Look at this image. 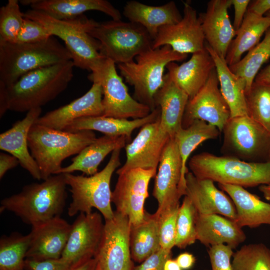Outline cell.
I'll return each mask as SVG.
<instances>
[{"mask_svg": "<svg viewBox=\"0 0 270 270\" xmlns=\"http://www.w3.org/2000/svg\"><path fill=\"white\" fill-rule=\"evenodd\" d=\"M88 78L92 82L100 84L102 86V116L138 119L146 117L151 112L148 106L130 96L112 60L104 58L92 70Z\"/></svg>", "mask_w": 270, "mask_h": 270, "instance_id": "8fae6325", "label": "cell"}, {"mask_svg": "<svg viewBox=\"0 0 270 270\" xmlns=\"http://www.w3.org/2000/svg\"><path fill=\"white\" fill-rule=\"evenodd\" d=\"M170 138L160 127V118L144 125L132 141L124 147L126 160L116 170V174H119L134 168L156 170L164 148Z\"/></svg>", "mask_w": 270, "mask_h": 270, "instance_id": "2e32d148", "label": "cell"}, {"mask_svg": "<svg viewBox=\"0 0 270 270\" xmlns=\"http://www.w3.org/2000/svg\"><path fill=\"white\" fill-rule=\"evenodd\" d=\"M220 133L216 127L200 120H194L189 126L182 127L176 132L174 138L181 158L182 176L184 180L188 172V160L192 153L204 142L216 139Z\"/></svg>", "mask_w": 270, "mask_h": 270, "instance_id": "e575fe53", "label": "cell"}, {"mask_svg": "<svg viewBox=\"0 0 270 270\" xmlns=\"http://www.w3.org/2000/svg\"><path fill=\"white\" fill-rule=\"evenodd\" d=\"M232 5V0H210L206 11L198 15L208 44L224 58L236 35L228 14Z\"/></svg>", "mask_w": 270, "mask_h": 270, "instance_id": "7402d4cb", "label": "cell"}, {"mask_svg": "<svg viewBox=\"0 0 270 270\" xmlns=\"http://www.w3.org/2000/svg\"><path fill=\"white\" fill-rule=\"evenodd\" d=\"M71 264L61 258L42 261L26 260V266L30 270H70Z\"/></svg>", "mask_w": 270, "mask_h": 270, "instance_id": "bcb514c9", "label": "cell"}, {"mask_svg": "<svg viewBox=\"0 0 270 270\" xmlns=\"http://www.w3.org/2000/svg\"><path fill=\"white\" fill-rule=\"evenodd\" d=\"M258 189L262 194L264 198L268 200H270V184L261 185Z\"/></svg>", "mask_w": 270, "mask_h": 270, "instance_id": "9f6ffc18", "label": "cell"}, {"mask_svg": "<svg viewBox=\"0 0 270 270\" xmlns=\"http://www.w3.org/2000/svg\"><path fill=\"white\" fill-rule=\"evenodd\" d=\"M164 270H182L176 260L172 258L167 260L164 264Z\"/></svg>", "mask_w": 270, "mask_h": 270, "instance_id": "11a10c76", "label": "cell"}, {"mask_svg": "<svg viewBox=\"0 0 270 270\" xmlns=\"http://www.w3.org/2000/svg\"><path fill=\"white\" fill-rule=\"evenodd\" d=\"M156 172L154 170L134 168L118 174L112 202L116 211L128 218L131 226L138 225L144 220L149 183Z\"/></svg>", "mask_w": 270, "mask_h": 270, "instance_id": "4fadbf2b", "label": "cell"}, {"mask_svg": "<svg viewBox=\"0 0 270 270\" xmlns=\"http://www.w3.org/2000/svg\"><path fill=\"white\" fill-rule=\"evenodd\" d=\"M188 56L174 51L169 46H164L138 56L136 62L118 64V68L121 76L134 87V98L152 111L156 108L155 96L164 84L167 65L182 61Z\"/></svg>", "mask_w": 270, "mask_h": 270, "instance_id": "52a82bcc", "label": "cell"}, {"mask_svg": "<svg viewBox=\"0 0 270 270\" xmlns=\"http://www.w3.org/2000/svg\"><path fill=\"white\" fill-rule=\"evenodd\" d=\"M211 266L210 270H234L232 258L233 249L226 244L210 246L208 251Z\"/></svg>", "mask_w": 270, "mask_h": 270, "instance_id": "ee69618b", "label": "cell"}, {"mask_svg": "<svg viewBox=\"0 0 270 270\" xmlns=\"http://www.w3.org/2000/svg\"><path fill=\"white\" fill-rule=\"evenodd\" d=\"M66 186L64 174H54L2 200L0 211L10 212L32 226L60 216L67 198Z\"/></svg>", "mask_w": 270, "mask_h": 270, "instance_id": "6da1fadb", "label": "cell"}, {"mask_svg": "<svg viewBox=\"0 0 270 270\" xmlns=\"http://www.w3.org/2000/svg\"><path fill=\"white\" fill-rule=\"evenodd\" d=\"M266 16H268L270 18V10L266 14Z\"/></svg>", "mask_w": 270, "mask_h": 270, "instance_id": "680465c9", "label": "cell"}, {"mask_svg": "<svg viewBox=\"0 0 270 270\" xmlns=\"http://www.w3.org/2000/svg\"><path fill=\"white\" fill-rule=\"evenodd\" d=\"M120 149L112 153L104 168L89 176L64 174L67 186H70L72 200L68 208L70 216L78 213L88 214L96 208L104 220L114 215L111 206L110 181L114 172L120 166Z\"/></svg>", "mask_w": 270, "mask_h": 270, "instance_id": "ba28073f", "label": "cell"}, {"mask_svg": "<svg viewBox=\"0 0 270 270\" xmlns=\"http://www.w3.org/2000/svg\"><path fill=\"white\" fill-rule=\"evenodd\" d=\"M96 138L92 130L70 132L34 124L28 135L30 152L38 165L41 179L56 174L63 161L78 154Z\"/></svg>", "mask_w": 270, "mask_h": 270, "instance_id": "3957f363", "label": "cell"}, {"mask_svg": "<svg viewBox=\"0 0 270 270\" xmlns=\"http://www.w3.org/2000/svg\"><path fill=\"white\" fill-rule=\"evenodd\" d=\"M172 258V252L160 248L156 252L146 258L132 270H164L166 261Z\"/></svg>", "mask_w": 270, "mask_h": 270, "instance_id": "f6af8a7d", "label": "cell"}, {"mask_svg": "<svg viewBox=\"0 0 270 270\" xmlns=\"http://www.w3.org/2000/svg\"><path fill=\"white\" fill-rule=\"evenodd\" d=\"M96 270H102L98 263L96 266Z\"/></svg>", "mask_w": 270, "mask_h": 270, "instance_id": "6f0895ef", "label": "cell"}, {"mask_svg": "<svg viewBox=\"0 0 270 270\" xmlns=\"http://www.w3.org/2000/svg\"><path fill=\"white\" fill-rule=\"evenodd\" d=\"M196 240L206 246L226 244L234 249L246 239L245 233L234 220L219 214L196 213Z\"/></svg>", "mask_w": 270, "mask_h": 270, "instance_id": "d4e9b609", "label": "cell"}, {"mask_svg": "<svg viewBox=\"0 0 270 270\" xmlns=\"http://www.w3.org/2000/svg\"><path fill=\"white\" fill-rule=\"evenodd\" d=\"M254 81L270 84V64L259 72Z\"/></svg>", "mask_w": 270, "mask_h": 270, "instance_id": "db71d44e", "label": "cell"}, {"mask_svg": "<svg viewBox=\"0 0 270 270\" xmlns=\"http://www.w3.org/2000/svg\"><path fill=\"white\" fill-rule=\"evenodd\" d=\"M9 110L8 96L6 86L0 81V118H2L6 112Z\"/></svg>", "mask_w": 270, "mask_h": 270, "instance_id": "f5cc1de1", "label": "cell"}, {"mask_svg": "<svg viewBox=\"0 0 270 270\" xmlns=\"http://www.w3.org/2000/svg\"><path fill=\"white\" fill-rule=\"evenodd\" d=\"M222 132L224 156L248 162L270 160V134L249 116L230 118Z\"/></svg>", "mask_w": 270, "mask_h": 270, "instance_id": "30bf717a", "label": "cell"}, {"mask_svg": "<svg viewBox=\"0 0 270 270\" xmlns=\"http://www.w3.org/2000/svg\"><path fill=\"white\" fill-rule=\"evenodd\" d=\"M42 111L40 108L29 110L24 118L0 134V149L15 156L21 166L34 178L39 180H42L40 172L29 151L28 135L32 126L40 116Z\"/></svg>", "mask_w": 270, "mask_h": 270, "instance_id": "603a6c76", "label": "cell"}, {"mask_svg": "<svg viewBox=\"0 0 270 270\" xmlns=\"http://www.w3.org/2000/svg\"><path fill=\"white\" fill-rule=\"evenodd\" d=\"M72 60L40 68L21 76L6 86L9 110L28 112L40 108L64 92L74 74Z\"/></svg>", "mask_w": 270, "mask_h": 270, "instance_id": "7a4b0ae2", "label": "cell"}, {"mask_svg": "<svg viewBox=\"0 0 270 270\" xmlns=\"http://www.w3.org/2000/svg\"><path fill=\"white\" fill-rule=\"evenodd\" d=\"M218 84L215 68L204 86L189 99L183 117V128L188 127L194 120H200L215 126L220 132H222L230 118V112Z\"/></svg>", "mask_w": 270, "mask_h": 270, "instance_id": "9a60e30c", "label": "cell"}, {"mask_svg": "<svg viewBox=\"0 0 270 270\" xmlns=\"http://www.w3.org/2000/svg\"><path fill=\"white\" fill-rule=\"evenodd\" d=\"M102 90L100 84L93 82L82 96L69 104L50 111L39 117L35 124L56 130H64L78 118L102 116Z\"/></svg>", "mask_w": 270, "mask_h": 270, "instance_id": "44dd1931", "label": "cell"}, {"mask_svg": "<svg viewBox=\"0 0 270 270\" xmlns=\"http://www.w3.org/2000/svg\"><path fill=\"white\" fill-rule=\"evenodd\" d=\"M104 224L98 212L80 213L72 224L70 236L61 258L72 264L84 258H95Z\"/></svg>", "mask_w": 270, "mask_h": 270, "instance_id": "d6986e66", "label": "cell"}, {"mask_svg": "<svg viewBox=\"0 0 270 270\" xmlns=\"http://www.w3.org/2000/svg\"><path fill=\"white\" fill-rule=\"evenodd\" d=\"M20 164L18 160L14 156L4 152L0 153V179L10 170Z\"/></svg>", "mask_w": 270, "mask_h": 270, "instance_id": "c3c4849f", "label": "cell"}, {"mask_svg": "<svg viewBox=\"0 0 270 270\" xmlns=\"http://www.w3.org/2000/svg\"><path fill=\"white\" fill-rule=\"evenodd\" d=\"M184 4L182 19L159 28L152 42V49L169 46L175 52L188 54L205 48L206 40L196 10L188 2Z\"/></svg>", "mask_w": 270, "mask_h": 270, "instance_id": "e0dca14e", "label": "cell"}, {"mask_svg": "<svg viewBox=\"0 0 270 270\" xmlns=\"http://www.w3.org/2000/svg\"><path fill=\"white\" fill-rule=\"evenodd\" d=\"M24 18L43 24L52 36L62 39L70 52L75 66L92 71L105 57L100 53V44L88 30L96 22L82 14L68 20H58L39 10H28Z\"/></svg>", "mask_w": 270, "mask_h": 270, "instance_id": "5b68a950", "label": "cell"}, {"mask_svg": "<svg viewBox=\"0 0 270 270\" xmlns=\"http://www.w3.org/2000/svg\"><path fill=\"white\" fill-rule=\"evenodd\" d=\"M218 186L232 200L236 212L234 222L240 227L253 228L264 224L270 226V203L241 186L224 184Z\"/></svg>", "mask_w": 270, "mask_h": 270, "instance_id": "4316f807", "label": "cell"}, {"mask_svg": "<svg viewBox=\"0 0 270 270\" xmlns=\"http://www.w3.org/2000/svg\"><path fill=\"white\" fill-rule=\"evenodd\" d=\"M176 260L179 266L183 270H188L191 268L196 260L194 256L188 252H184L180 254Z\"/></svg>", "mask_w": 270, "mask_h": 270, "instance_id": "816d5d0a", "label": "cell"}, {"mask_svg": "<svg viewBox=\"0 0 270 270\" xmlns=\"http://www.w3.org/2000/svg\"><path fill=\"white\" fill-rule=\"evenodd\" d=\"M248 10L258 16H264L270 10V0L250 1Z\"/></svg>", "mask_w": 270, "mask_h": 270, "instance_id": "681fc988", "label": "cell"}, {"mask_svg": "<svg viewBox=\"0 0 270 270\" xmlns=\"http://www.w3.org/2000/svg\"><path fill=\"white\" fill-rule=\"evenodd\" d=\"M127 141L126 136L104 135L96 138L74 158L70 164L62 167L57 174L80 171L87 176L94 175L98 172V167L105 158L114 150L124 148Z\"/></svg>", "mask_w": 270, "mask_h": 270, "instance_id": "4dcf8cb0", "label": "cell"}, {"mask_svg": "<svg viewBox=\"0 0 270 270\" xmlns=\"http://www.w3.org/2000/svg\"><path fill=\"white\" fill-rule=\"evenodd\" d=\"M196 214V212L190 198L184 196L176 220L175 246L178 248H185L197 240Z\"/></svg>", "mask_w": 270, "mask_h": 270, "instance_id": "ab89813d", "label": "cell"}, {"mask_svg": "<svg viewBox=\"0 0 270 270\" xmlns=\"http://www.w3.org/2000/svg\"><path fill=\"white\" fill-rule=\"evenodd\" d=\"M269 28L270 17L258 16L247 10L226 54L225 60L228 66L237 63L245 52L258 44L262 34Z\"/></svg>", "mask_w": 270, "mask_h": 270, "instance_id": "d6a6232c", "label": "cell"}, {"mask_svg": "<svg viewBox=\"0 0 270 270\" xmlns=\"http://www.w3.org/2000/svg\"><path fill=\"white\" fill-rule=\"evenodd\" d=\"M166 68L170 78L188 96L194 97L204 86L215 68L214 61L205 48L194 53L187 62L178 65L169 63Z\"/></svg>", "mask_w": 270, "mask_h": 270, "instance_id": "cb8c5ba5", "label": "cell"}, {"mask_svg": "<svg viewBox=\"0 0 270 270\" xmlns=\"http://www.w3.org/2000/svg\"><path fill=\"white\" fill-rule=\"evenodd\" d=\"M30 244V234L13 232L0 239V270H24Z\"/></svg>", "mask_w": 270, "mask_h": 270, "instance_id": "8d00e7d4", "label": "cell"}, {"mask_svg": "<svg viewBox=\"0 0 270 270\" xmlns=\"http://www.w3.org/2000/svg\"><path fill=\"white\" fill-rule=\"evenodd\" d=\"M72 60L70 53L53 36L36 42H0V81L6 86L34 70Z\"/></svg>", "mask_w": 270, "mask_h": 270, "instance_id": "277c9868", "label": "cell"}, {"mask_svg": "<svg viewBox=\"0 0 270 270\" xmlns=\"http://www.w3.org/2000/svg\"><path fill=\"white\" fill-rule=\"evenodd\" d=\"M159 214L146 212L143 221L131 226L130 248L132 258L142 262L160 248Z\"/></svg>", "mask_w": 270, "mask_h": 270, "instance_id": "836d02e7", "label": "cell"}, {"mask_svg": "<svg viewBox=\"0 0 270 270\" xmlns=\"http://www.w3.org/2000/svg\"><path fill=\"white\" fill-rule=\"evenodd\" d=\"M97 264L96 258H84L72 263L70 270H96Z\"/></svg>", "mask_w": 270, "mask_h": 270, "instance_id": "f907efd6", "label": "cell"}, {"mask_svg": "<svg viewBox=\"0 0 270 270\" xmlns=\"http://www.w3.org/2000/svg\"><path fill=\"white\" fill-rule=\"evenodd\" d=\"M182 168L178 144L174 138H170L164 148L155 178L152 196L158 202V213L180 206V200L185 196L186 188Z\"/></svg>", "mask_w": 270, "mask_h": 270, "instance_id": "5bb4252c", "label": "cell"}, {"mask_svg": "<svg viewBox=\"0 0 270 270\" xmlns=\"http://www.w3.org/2000/svg\"><path fill=\"white\" fill-rule=\"evenodd\" d=\"M250 2V0H232L234 10L233 27L236 31L240 28Z\"/></svg>", "mask_w": 270, "mask_h": 270, "instance_id": "7dc6e473", "label": "cell"}, {"mask_svg": "<svg viewBox=\"0 0 270 270\" xmlns=\"http://www.w3.org/2000/svg\"><path fill=\"white\" fill-rule=\"evenodd\" d=\"M160 108L156 106L146 116L132 120L102 116L83 117L74 120L64 130L70 132L95 130L102 132L106 136H126L128 141L131 138L132 134L134 130L158 120L160 118Z\"/></svg>", "mask_w": 270, "mask_h": 270, "instance_id": "83f0119b", "label": "cell"}, {"mask_svg": "<svg viewBox=\"0 0 270 270\" xmlns=\"http://www.w3.org/2000/svg\"><path fill=\"white\" fill-rule=\"evenodd\" d=\"M130 228L128 218L116 210L112 218L104 220L95 256L102 270H132Z\"/></svg>", "mask_w": 270, "mask_h": 270, "instance_id": "7c38bea8", "label": "cell"}, {"mask_svg": "<svg viewBox=\"0 0 270 270\" xmlns=\"http://www.w3.org/2000/svg\"><path fill=\"white\" fill-rule=\"evenodd\" d=\"M188 165L196 178L210 180L218 184L244 188L270 184V160L248 162L203 152L192 156Z\"/></svg>", "mask_w": 270, "mask_h": 270, "instance_id": "8992f818", "label": "cell"}, {"mask_svg": "<svg viewBox=\"0 0 270 270\" xmlns=\"http://www.w3.org/2000/svg\"><path fill=\"white\" fill-rule=\"evenodd\" d=\"M205 47L214 61L220 90L229 106L230 118L248 115L246 82L230 70L225 58L218 56L208 44H205Z\"/></svg>", "mask_w": 270, "mask_h": 270, "instance_id": "1f68e13d", "label": "cell"}, {"mask_svg": "<svg viewBox=\"0 0 270 270\" xmlns=\"http://www.w3.org/2000/svg\"><path fill=\"white\" fill-rule=\"evenodd\" d=\"M51 36L52 34L43 24L24 18L22 26L14 43L36 42L46 40Z\"/></svg>", "mask_w": 270, "mask_h": 270, "instance_id": "7bdbcfd3", "label": "cell"}, {"mask_svg": "<svg viewBox=\"0 0 270 270\" xmlns=\"http://www.w3.org/2000/svg\"><path fill=\"white\" fill-rule=\"evenodd\" d=\"M270 58V28L262 40L250 50L237 63L229 66L236 75L246 83V94L250 90L263 64Z\"/></svg>", "mask_w": 270, "mask_h": 270, "instance_id": "d590c367", "label": "cell"}, {"mask_svg": "<svg viewBox=\"0 0 270 270\" xmlns=\"http://www.w3.org/2000/svg\"><path fill=\"white\" fill-rule=\"evenodd\" d=\"M180 206L158 213L160 248L168 252H172L175 246L176 220Z\"/></svg>", "mask_w": 270, "mask_h": 270, "instance_id": "b9f144b4", "label": "cell"}, {"mask_svg": "<svg viewBox=\"0 0 270 270\" xmlns=\"http://www.w3.org/2000/svg\"><path fill=\"white\" fill-rule=\"evenodd\" d=\"M234 270H270V248L262 243L245 244L234 253Z\"/></svg>", "mask_w": 270, "mask_h": 270, "instance_id": "f35d334b", "label": "cell"}, {"mask_svg": "<svg viewBox=\"0 0 270 270\" xmlns=\"http://www.w3.org/2000/svg\"><path fill=\"white\" fill-rule=\"evenodd\" d=\"M20 2L58 20L74 18L89 10L101 12L114 20L122 18L120 10L106 0H24Z\"/></svg>", "mask_w": 270, "mask_h": 270, "instance_id": "484cf974", "label": "cell"}, {"mask_svg": "<svg viewBox=\"0 0 270 270\" xmlns=\"http://www.w3.org/2000/svg\"><path fill=\"white\" fill-rule=\"evenodd\" d=\"M88 32L99 42L100 54L118 64L132 62L138 56L152 48L153 40L146 30L130 22H96Z\"/></svg>", "mask_w": 270, "mask_h": 270, "instance_id": "9c48e42d", "label": "cell"}, {"mask_svg": "<svg viewBox=\"0 0 270 270\" xmlns=\"http://www.w3.org/2000/svg\"><path fill=\"white\" fill-rule=\"evenodd\" d=\"M246 98L248 116L270 134V84L254 81Z\"/></svg>", "mask_w": 270, "mask_h": 270, "instance_id": "74e56055", "label": "cell"}, {"mask_svg": "<svg viewBox=\"0 0 270 270\" xmlns=\"http://www.w3.org/2000/svg\"><path fill=\"white\" fill-rule=\"evenodd\" d=\"M123 14L130 22L142 26L153 40L160 28L176 24L182 18L173 1L163 5L154 6L136 0H130L124 8Z\"/></svg>", "mask_w": 270, "mask_h": 270, "instance_id": "f546056e", "label": "cell"}, {"mask_svg": "<svg viewBox=\"0 0 270 270\" xmlns=\"http://www.w3.org/2000/svg\"><path fill=\"white\" fill-rule=\"evenodd\" d=\"M18 0H8L0 8V42H14L22 26L24 16Z\"/></svg>", "mask_w": 270, "mask_h": 270, "instance_id": "60d3db41", "label": "cell"}, {"mask_svg": "<svg viewBox=\"0 0 270 270\" xmlns=\"http://www.w3.org/2000/svg\"><path fill=\"white\" fill-rule=\"evenodd\" d=\"M72 224L60 216L32 226L26 260L58 259L66 244Z\"/></svg>", "mask_w": 270, "mask_h": 270, "instance_id": "ac0fdd59", "label": "cell"}, {"mask_svg": "<svg viewBox=\"0 0 270 270\" xmlns=\"http://www.w3.org/2000/svg\"><path fill=\"white\" fill-rule=\"evenodd\" d=\"M189 100L188 95L164 74V82L154 97L156 107L160 110V123L162 128L174 138L182 127V122Z\"/></svg>", "mask_w": 270, "mask_h": 270, "instance_id": "f1b7e54d", "label": "cell"}, {"mask_svg": "<svg viewBox=\"0 0 270 270\" xmlns=\"http://www.w3.org/2000/svg\"><path fill=\"white\" fill-rule=\"evenodd\" d=\"M214 182L198 178L188 171L186 175L185 196L190 198L198 214H216L234 221L236 212L232 200Z\"/></svg>", "mask_w": 270, "mask_h": 270, "instance_id": "ffe728a7", "label": "cell"}]
</instances>
